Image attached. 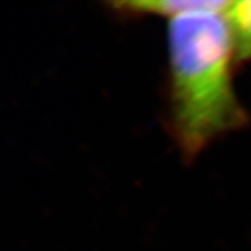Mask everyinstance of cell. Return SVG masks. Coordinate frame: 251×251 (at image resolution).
I'll use <instances>...</instances> for the list:
<instances>
[{
    "label": "cell",
    "mask_w": 251,
    "mask_h": 251,
    "mask_svg": "<svg viewBox=\"0 0 251 251\" xmlns=\"http://www.w3.org/2000/svg\"><path fill=\"white\" fill-rule=\"evenodd\" d=\"M229 4L168 21L169 129L187 161L250 121L234 87Z\"/></svg>",
    "instance_id": "cell-1"
},
{
    "label": "cell",
    "mask_w": 251,
    "mask_h": 251,
    "mask_svg": "<svg viewBox=\"0 0 251 251\" xmlns=\"http://www.w3.org/2000/svg\"><path fill=\"white\" fill-rule=\"evenodd\" d=\"M226 1L218 0H124L111 4L114 11L127 15H153L166 20L181 17V15L220 7Z\"/></svg>",
    "instance_id": "cell-2"
},
{
    "label": "cell",
    "mask_w": 251,
    "mask_h": 251,
    "mask_svg": "<svg viewBox=\"0 0 251 251\" xmlns=\"http://www.w3.org/2000/svg\"><path fill=\"white\" fill-rule=\"evenodd\" d=\"M226 17L233 36L237 65L251 61V0L230 1Z\"/></svg>",
    "instance_id": "cell-3"
}]
</instances>
